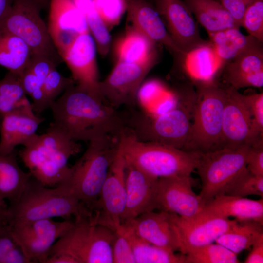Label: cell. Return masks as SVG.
I'll list each match as a JSON object with an SVG mask.
<instances>
[{
  "label": "cell",
  "instance_id": "16",
  "mask_svg": "<svg viewBox=\"0 0 263 263\" xmlns=\"http://www.w3.org/2000/svg\"><path fill=\"white\" fill-rule=\"evenodd\" d=\"M190 175L158 178L156 209L177 214L185 219L195 217L205 204L192 189Z\"/></svg>",
  "mask_w": 263,
  "mask_h": 263
},
{
  "label": "cell",
  "instance_id": "3",
  "mask_svg": "<svg viewBox=\"0 0 263 263\" xmlns=\"http://www.w3.org/2000/svg\"><path fill=\"white\" fill-rule=\"evenodd\" d=\"M119 147V135H108L89 142L82 155L56 186L83 203L92 212Z\"/></svg>",
  "mask_w": 263,
  "mask_h": 263
},
{
  "label": "cell",
  "instance_id": "17",
  "mask_svg": "<svg viewBox=\"0 0 263 263\" xmlns=\"http://www.w3.org/2000/svg\"><path fill=\"white\" fill-rule=\"evenodd\" d=\"M176 46L185 56L205 43L192 14L182 0H151Z\"/></svg>",
  "mask_w": 263,
  "mask_h": 263
},
{
  "label": "cell",
  "instance_id": "27",
  "mask_svg": "<svg viewBox=\"0 0 263 263\" xmlns=\"http://www.w3.org/2000/svg\"><path fill=\"white\" fill-rule=\"evenodd\" d=\"M192 81L215 80L225 63L216 53L209 41L195 47L179 59Z\"/></svg>",
  "mask_w": 263,
  "mask_h": 263
},
{
  "label": "cell",
  "instance_id": "14",
  "mask_svg": "<svg viewBox=\"0 0 263 263\" xmlns=\"http://www.w3.org/2000/svg\"><path fill=\"white\" fill-rule=\"evenodd\" d=\"M97 51L94 40L87 32L79 35L64 51L61 57L75 83L103 100L99 91Z\"/></svg>",
  "mask_w": 263,
  "mask_h": 263
},
{
  "label": "cell",
  "instance_id": "43",
  "mask_svg": "<svg viewBox=\"0 0 263 263\" xmlns=\"http://www.w3.org/2000/svg\"><path fill=\"white\" fill-rule=\"evenodd\" d=\"M244 97L253 119L255 136L263 139V93L244 94Z\"/></svg>",
  "mask_w": 263,
  "mask_h": 263
},
{
  "label": "cell",
  "instance_id": "32",
  "mask_svg": "<svg viewBox=\"0 0 263 263\" xmlns=\"http://www.w3.org/2000/svg\"><path fill=\"white\" fill-rule=\"evenodd\" d=\"M32 55L30 49L20 38L0 31V66L21 75L27 68Z\"/></svg>",
  "mask_w": 263,
  "mask_h": 263
},
{
  "label": "cell",
  "instance_id": "20",
  "mask_svg": "<svg viewBox=\"0 0 263 263\" xmlns=\"http://www.w3.org/2000/svg\"><path fill=\"white\" fill-rule=\"evenodd\" d=\"M47 26L61 56L79 35L89 32L84 16L73 0H49Z\"/></svg>",
  "mask_w": 263,
  "mask_h": 263
},
{
  "label": "cell",
  "instance_id": "47",
  "mask_svg": "<svg viewBox=\"0 0 263 263\" xmlns=\"http://www.w3.org/2000/svg\"><path fill=\"white\" fill-rule=\"evenodd\" d=\"M20 77L24 91L29 95L43 87V81L27 68L25 69Z\"/></svg>",
  "mask_w": 263,
  "mask_h": 263
},
{
  "label": "cell",
  "instance_id": "42",
  "mask_svg": "<svg viewBox=\"0 0 263 263\" xmlns=\"http://www.w3.org/2000/svg\"><path fill=\"white\" fill-rule=\"evenodd\" d=\"M74 84L75 82L72 78L64 77L56 68L53 69L46 76L43 84L50 105L61 93Z\"/></svg>",
  "mask_w": 263,
  "mask_h": 263
},
{
  "label": "cell",
  "instance_id": "54",
  "mask_svg": "<svg viewBox=\"0 0 263 263\" xmlns=\"http://www.w3.org/2000/svg\"></svg>",
  "mask_w": 263,
  "mask_h": 263
},
{
  "label": "cell",
  "instance_id": "23",
  "mask_svg": "<svg viewBox=\"0 0 263 263\" xmlns=\"http://www.w3.org/2000/svg\"><path fill=\"white\" fill-rule=\"evenodd\" d=\"M123 223L141 239L172 252L178 251L171 213L150 211Z\"/></svg>",
  "mask_w": 263,
  "mask_h": 263
},
{
  "label": "cell",
  "instance_id": "30",
  "mask_svg": "<svg viewBox=\"0 0 263 263\" xmlns=\"http://www.w3.org/2000/svg\"><path fill=\"white\" fill-rule=\"evenodd\" d=\"M31 177L19 166L15 150L0 153V201L8 200L10 203L18 200Z\"/></svg>",
  "mask_w": 263,
  "mask_h": 263
},
{
  "label": "cell",
  "instance_id": "11",
  "mask_svg": "<svg viewBox=\"0 0 263 263\" xmlns=\"http://www.w3.org/2000/svg\"><path fill=\"white\" fill-rule=\"evenodd\" d=\"M74 221L42 219L9 224L11 233L31 263H44L53 245L74 225Z\"/></svg>",
  "mask_w": 263,
  "mask_h": 263
},
{
  "label": "cell",
  "instance_id": "13",
  "mask_svg": "<svg viewBox=\"0 0 263 263\" xmlns=\"http://www.w3.org/2000/svg\"><path fill=\"white\" fill-rule=\"evenodd\" d=\"M125 158L119 147L93 210L92 221L113 230L121 224L126 202Z\"/></svg>",
  "mask_w": 263,
  "mask_h": 263
},
{
  "label": "cell",
  "instance_id": "8",
  "mask_svg": "<svg viewBox=\"0 0 263 263\" xmlns=\"http://www.w3.org/2000/svg\"><path fill=\"white\" fill-rule=\"evenodd\" d=\"M114 231L92 218L74 220L73 225L53 245L47 258L62 255L73 263H113Z\"/></svg>",
  "mask_w": 263,
  "mask_h": 263
},
{
  "label": "cell",
  "instance_id": "12",
  "mask_svg": "<svg viewBox=\"0 0 263 263\" xmlns=\"http://www.w3.org/2000/svg\"><path fill=\"white\" fill-rule=\"evenodd\" d=\"M154 63L118 62L108 75L100 81L103 100L114 108L135 107L139 90Z\"/></svg>",
  "mask_w": 263,
  "mask_h": 263
},
{
  "label": "cell",
  "instance_id": "37",
  "mask_svg": "<svg viewBox=\"0 0 263 263\" xmlns=\"http://www.w3.org/2000/svg\"><path fill=\"white\" fill-rule=\"evenodd\" d=\"M224 194L244 197L248 195L263 197V176L253 175L244 168L228 186Z\"/></svg>",
  "mask_w": 263,
  "mask_h": 263
},
{
  "label": "cell",
  "instance_id": "10",
  "mask_svg": "<svg viewBox=\"0 0 263 263\" xmlns=\"http://www.w3.org/2000/svg\"><path fill=\"white\" fill-rule=\"evenodd\" d=\"M41 7L34 0H14L0 31L20 38L28 46L32 55L46 57L58 65L63 60L41 18Z\"/></svg>",
  "mask_w": 263,
  "mask_h": 263
},
{
  "label": "cell",
  "instance_id": "49",
  "mask_svg": "<svg viewBox=\"0 0 263 263\" xmlns=\"http://www.w3.org/2000/svg\"><path fill=\"white\" fill-rule=\"evenodd\" d=\"M14 0H0V31L8 17Z\"/></svg>",
  "mask_w": 263,
  "mask_h": 263
},
{
  "label": "cell",
  "instance_id": "19",
  "mask_svg": "<svg viewBox=\"0 0 263 263\" xmlns=\"http://www.w3.org/2000/svg\"><path fill=\"white\" fill-rule=\"evenodd\" d=\"M125 161L126 202L121 223L156 209L158 179Z\"/></svg>",
  "mask_w": 263,
  "mask_h": 263
},
{
  "label": "cell",
  "instance_id": "39",
  "mask_svg": "<svg viewBox=\"0 0 263 263\" xmlns=\"http://www.w3.org/2000/svg\"><path fill=\"white\" fill-rule=\"evenodd\" d=\"M128 0H94L96 11L110 31L118 25L126 12Z\"/></svg>",
  "mask_w": 263,
  "mask_h": 263
},
{
  "label": "cell",
  "instance_id": "41",
  "mask_svg": "<svg viewBox=\"0 0 263 263\" xmlns=\"http://www.w3.org/2000/svg\"><path fill=\"white\" fill-rule=\"evenodd\" d=\"M112 246L113 263H136L126 227L121 223L114 230Z\"/></svg>",
  "mask_w": 263,
  "mask_h": 263
},
{
  "label": "cell",
  "instance_id": "4",
  "mask_svg": "<svg viewBox=\"0 0 263 263\" xmlns=\"http://www.w3.org/2000/svg\"><path fill=\"white\" fill-rule=\"evenodd\" d=\"M19 153L31 176L46 187L56 186L65 178L69 159L81 146L51 123L45 133L37 134Z\"/></svg>",
  "mask_w": 263,
  "mask_h": 263
},
{
  "label": "cell",
  "instance_id": "21",
  "mask_svg": "<svg viewBox=\"0 0 263 263\" xmlns=\"http://www.w3.org/2000/svg\"><path fill=\"white\" fill-rule=\"evenodd\" d=\"M0 153L9 154L19 145L25 146L37 135L38 126L44 120L34 112L30 102L1 116Z\"/></svg>",
  "mask_w": 263,
  "mask_h": 263
},
{
  "label": "cell",
  "instance_id": "36",
  "mask_svg": "<svg viewBox=\"0 0 263 263\" xmlns=\"http://www.w3.org/2000/svg\"><path fill=\"white\" fill-rule=\"evenodd\" d=\"M237 254L223 245L211 243L185 254V263H237Z\"/></svg>",
  "mask_w": 263,
  "mask_h": 263
},
{
  "label": "cell",
  "instance_id": "31",
  "mask_svg": "<svg viewBox=\"0 0 263 263\" xmlns=\"http://www.w3.org/2000/svg\"><path fill=\"white\" fill-rule=\"evenodd\" d=\"M262 237L263 223L251 220H236L235 223L215 242L237 254L252 246Z\"/></svg>",
  "mask_w": 263,
  "mask_h": 263
},
{
  "label": "cell",
  "instance_id": "25",
  "mask_svg": "<svg viewBox=\"0 0 263 263\" xmlns=\"http://www.w3.org/2000/svg\"><path fill=\"white\" fill-rule=\"evenodd\" d=\"M232 217L238 221L251 220L263 224V199L255 200L225 194L217 195L207 202L195 217Z\"/></svg>",
  "mask_w": 263,
  "mask_h": 263
},
{
  "label": "cell",
  "instance_id": "9",
  "mask_svg": "<svg viewBox=\"0 0 263 263\" xmlns=\"http://www.w3.org/2000/svg\"><path fill=\"white\" fill-rule=\"evenodd\" d=\"M250 146L224 147L206 152H197L196 169L201 181L199 194L206 204L224 194L228 186L246 166Z\"/></svg>",
  "mask_w": 263,
  "mask_h": 263
},
{
  "label": "cell",
  "instance_id": "18",
  "mask_svg": "<svg viewBox=\"0 0 263 263\" xmlns=\"http://www.w3.org/2000/svg\"><path fill=\"white\" fill-rule=\"evenodd\" d=\"M171 213L178 251L184 254L194 248L213 243L236 222L235 219L216 217L185 219Z\"/></svg>",
  "mask_w": 263,
  "mask_h": 263
},
{
  "label": "cell",
  "instance_id": "5",
  "mask_svg": "<svg viewBox=\"0 0 263 263\" xmlns=\"http://www.w3.org/2000/svg\"><path fill=\"white\" fill-rule=\"evenodd\" d=\"M8 224L61 217L91 218L92 212L76 198L48 188L32 176L23 192L8 206Z\"/></svg>",
  "mask_w": 263,
  "mask_h": 263
},
{
  "label": "cell",
  "instance_id": "53",
  "mask_svg": "<svg viewBox=\"0 0 263 263\" xmlns=\"http://www.w3.org/2000/svg\"><path fill=\"white\" fill-rule=\"evenodd\" d=\"M214 0L218 1V0Z\"/></svg>",
  "mask_w": 263,
  "mask_h": 263
},
{
  "label": "cell",
  "instance_id": "26",
  "mask_svg": "<svg viewBox=\"0 0 263 263\" xmlns=\"http://www.w3.org/2000/svg\"><path fill=\"white\" fill-rule=\"evenodd\" d=\"M113 54L115 62L156 64L159 57L158 44L128 25L115 41Z\"/></svg>",
  "mask_w": 263,
  "mask_h": 263
},
{
  "label": "cell",
  "instance_id": "52",
  "mask_svg": "<svg viewBox=\"0 0 263 263\" xmlns=\"http://www.w3.org/2000/svg\"><path fill=\"white\" fill-rule=\"evenodd\" d=\"M146 0L151 2V0Z\"/></svg>",
  "mask_w": 263,
  "mask_h": 263
},
{
  "label": "cell",
  "instance_id": "46",
  "mask_svg": "<svg viewBox=\"0 0 263 263\" xmlns=\"http://www.w3.org/2000/svg\"><path fill=\"white\" fill-rule=\"evenodd\" d=\"M220 3L229 12L236 26L242 27L243 16L248 5L253 0H219Z\"/></svg>",
  "mask_w": 263,
  "mask_h": 263
},
{
  "label": "cell",
  "instance_id": "1",
  "mask_svg": "<svg viewBox=\"0 0 263 263\" xmlns=\"http://www.w3.org/2000/svg\"><path fill=\"white\" fill-rule=\"evenodd\" d=\"M51 123L73 140L90 142L108 135H119L125 128V111L110 105L77 84L53 101Z\"/></svg>",
  "mask_w": 263,
  "mask_h": 263
},
{
  "label": "cell",
  "instance_id": "28",
  "mask_svg": "<svg viewBox=\"0 0 263 263\" xmlns=\"http://www.w3.org/2000/svg\"><path fill=\"white\" fill-rule=\"evenodd\" d=\"M208 34L238 28L229 12L218 1L214 0H183Z\"/></svg>",
  "mask_w": 263,
  "mask_h": 263
},
{
  "label": "cell",
  "instance_id": "24",
  "mask_svg": "<svg viewBox=\"0 0 263 263\" xmlns=\"http://www.w3.org/2000/svg\"><path fill=\"white\" fill-rule=\"evenodd\" d=\"M223 72V82L237 90L263 87V45L249 49L227 62Z\"/></svg>",
  "mask_w": 263,
  "mask_h": 263
},
{
  "label": "cell",
  "instance_id": "44",
  "mask_svg": "<svg viewBox=\"0 0 263 263\" xmlns=\"http://www.w3.org/2000/svg\"><path fill=\"white\" fill-rule=\"evenodd\" d=\"M246 167L253 175L263 176V141L249 147Z\"/></svg>",
  "mask_w": 263,
  "mask_h": 263
},
{
  "label": "cell",
  "instance_id": "40",
  "mask_svg": "<svg viewBox=\"0 0 263 263\" xmlns=\"http://www.w3.org/2000/svg\"><path fill=\"white\" fill-rule=\"evenodd\" d=\"M242 27L249 35L263 42V0H253L246 8Z\"/></svg>",
  "mask_w": 263,
  "mask_h": 263
},
{
  "label": "cell",
  "instance_id": "2",
  "mask_svg": "<svg viewBox=\"0 0 263 263\" xmlns=\"http://www.w3.org/2000/svg\"><path fill=\"white\" fill-rule=\"evenodd\" d=\"M176 92L175 107L160 114L134 108L125 112V129L137 139L182 149L188 137L196 92L190 86Z\"/></svg>",
  "mask_w": 263,
  "mask_h": 263
},
{
  "label": "cell",
  "instance_id": "34",
  "mask_svg": "<svg viewBox=\"0 0 263 263\" xmlns=\"http://www.w3.org/2000/svg\"><path fill=\"white\" fill-rule=\"evenodd\" d=\"M84 16L89 32L94 38L98 52L102 56L108 54L111 47V37L99 17L94 4V0H73Z\"/></svg>",
  "mask_w": 263,
  "mask_h": 263
},
{
  "label": "cell",
  "instance_id": "45",
  "mask_svg": "<svg viewBox=\"0 0 263 263\" xmlns=\"http://www.w3.org/2000/svg\"><path fill=\"white\" fill-rule=\"evenodd\" d=\"M57 65L53 60L46 57L32 55L26 68L44 82L49 73Z\"/></svg>",
  "mask_w": 263,
  "mask_h": 263
},
{
  "label": "cell",
  "instance_id": "7",
  "mask_svg": "<svg viewBox=\"0 0 263 263\" xmlns=\"http://www.w3.org/2000/svg\"><path fill=\"white\" fill-rule=\"evenodd\" d=\"M119 146L126 160L157 178L190 175L198 158L197 152L139 140L125 129L119 134Z\"/></svg>",
  "mask_w": 263,
  "mask_h": 263
},
{
  "label": "cell",
  "instance_id": "51",
  "mask_svg": "<svg viewBox=\"0 0 263 263\" xmlns=\"http://www.w3.org/2000/svg\"><path fill=\"white\" fill-rule=\"evenodd\" d=\"M34 0L37 2L41 6V7H44L46 6L47 3H48V1L49 2V0Z\"/></svg>",
  "mask_w": 263,
  "mask_h": 263
},
{
  "label": "cell",
  "instance_id": "33",
  "mask_svg": "<svg viewBox=\"0 0 263 263\" xmlns=\"http://www.w3.org/2000/svg\"><path fill=\"white\" fill-rule=\"evenodd\" d=\"M122 223L126 227L136 263H185V254L175 253L150 244L137 236L126 224Z\"/></svg>",
  "mask_w": 263,
  "mask_h": 263
},
{
  "label": "cell",
  "instance_id": "22",
  "mask_svg": "<svg viewBox=\"0 0 263 263\" xmlns=\"http://www.w3.org/2000/svg\"><path fill=\"white\" fill-rule=\"evenodd\" d=\"M126 12L128 25L133 27L156 44L163 45L177 58L184 56L151 2L128 0Z\"/></svg>",
  "mask_w": 263,
  "mask_h": 263
},
{
  "label": "cell",
  "instance_id": "29",
  "mask_svg": "<svg viewBox=\"0 0 263 263\" xmlns=\"http://www.w3.org/2000/svg\"><path fill=\"white\" fill-rule=\"evenodd\" d=\"M209 41L216 53L226 64L243 53L263 45V41L248 35H244L239 28L233 27L208 34Z\"/></svg>",
  "mask_w": 263,
  "mask_h": 263
},
{
  "label": "cell",
  "instance_id": "48",
  "mask_svg": "<svg viewBox=\"0 0 263 263\" xmlns=\"http://www.w3.org/2000/svg\"><path fill=\"white\" fill-rule=\"evenodd\" d=\"M252 249L246 258L245 263H263V237L260 238L252 246Z\"/></svg>",
  "mask_w": 263,
  "mask_h": 263
},
{
  "label": "cell",
  "instance_id": "50",
  "mask_svg": "<svg viewBox=\"0 0 263 263\" xmlns=\"http://www.w3.org/2000/svg\"><path fill=\"white\" fill-rule=\"evenodd\" d=\"M8 206L5 201H0V230L8 224Z\"/></svg>",
  "mask_w": 263,
  "mask_h": 263
},
{
  "label": "cell",
  "instance_id": "38",
  "mask_svg": "<svg viewBox=\"0 0 263 263\" xmlns=\"http://www.w3.org/2000/svg\"><path fill=\"white\" fill-rule=\"evenodd\" d=\"M0 263H31L13 237L8 224L0 230Z\"/></svg>",
  "mask_w": 263,
  "mask_h": 263
},
{
  "label": "cell",
  "instance_id": "35",
  "mask_svg": "<svg viewBox=\"0 0 263 263\" xmlns=\"http://www.w3.org/2000/svg\"><path fill=\"white\" fill-rule=\"evenodd\" d=\"M20 75L9 71L0 80L1 116L30 102L26 96Z\"/></svg>",
  "mask_w": 263,
  "mask_h": 263
},
{
  "label": "cell",
  "instance_id": "15",
  "mask_svg": "<svg viewBox=\"0 0 263 263\" xmlns=\"http://www.w3.org/2000/svg\"><path fill=\"white\" fill-rule=\"evenodd\" d=\"M225 89L222 122L223 148L252 146L263 141L255 136L253 119L244 94L229 85Z\"/></svg>",
  "mask_w": 263,
  "mask_h": 263
},
{
  "label": "cell",
  "instance_id": "6",
  "mask_svg": "<svg viewBox=\"0 0 263 263\" xmlns=\"http://www.w3.org/2000/svg\"><path fill=\"white\" fill-rule=\"evenodd\" d=\"M196 88L192 122L182 150L206 152L223 148L222 122L226 91L215 80L193 82Z\"/></svg>",
  "mask_w": 263,
  "mask_h": 263
}]
</instances>
